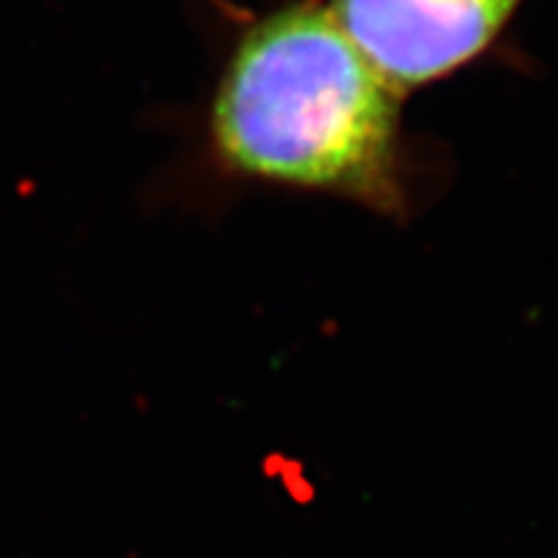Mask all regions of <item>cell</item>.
<instances>
[{
    "label": "cell",
    "mask_w": 558,
    "mask_h": 558,
    "mask_svg": "<svg viewBox=\"0 0 558 558\" xmlns=\"http://www.w3.org/2000/svg\"><path fill=\"white\" fill-rule=\"evenodd\" d=\"M401 94L456 73L499 37L522 0H326Z\"/></svg>",
    "instance_id": "2"
},
{
    "label": "cell",
    "mask_w": 558,
    "mask_h": 558,
    "mask_svg": "<svg viewBox=\"0 0 558 558\" xmlns=\"http://www.w3.org/2000/svg\"><path fill=\"white\" fill-rule=\"evenodd\" d=\"M401 99L326 0H300L254 21L230 50L209 150L233 177L399 215Z\"/></svg>",
    "instance_id": "1"
}]
</instances>
